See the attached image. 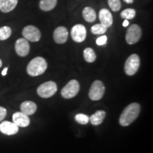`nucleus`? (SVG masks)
Listing matches in <instances>:
<instances>
[{"instance_id": "b1692460", "label": "nucleus", "mask_w": 153, "mask_h": 153, "mask_svg": "<svg viewBox=\"0 0 153 153\" xmlns=\"http://www.w3.org/2000/svg\"><path fill=\"white\" fill-rule=\"evenodd\" d=\"M108 4L111 9L113 11H118L121 7V3L120 0H108Z\"/></svg>"}, {"instance_id": "9b49d317", "label": "nucleus", "mask_w": 153, "mask_h": 153, "mask_svg": "<svg viewBox=\"0 0 153 153\" xmlns=\"http://www.w3.org/2000/svg\"><path fill=\"white\" fill-rule=\"evenodd\" d=\"M53 38L57 43L63 44L68 41V31L64 26H59L53 33Z\"/></svg>"}, {"instance_id": "ddd939ff", "label": "nucleus", "mask_w": 153, "mask_h": 153, "mask_svg": "<svg viewBox=\"0 0 153 153\" xmlns=\"http://www.w3.org/2000/svg\"><path fill=\"white\" fill-rule=\"evenodd\" d=\"M0 131L7 135H15L18 133L19 127L14 123L9 121H3L0 124Z\"/></svg>"}, {"instance_id": "4be33fe9", "label": "nucleus", "mask_w": 153, "mask_h": 153, "mask_svg": "<svg viewBox=\"0 0 153 153\" xmlns=\"http://www.w3.org/2000/svg\"><path fill=\"white\" fill-rule=\"evenodd\" d=\"M11 35V29L9 26H3L0 28V41L8 39Z\"/></svg>"}, {"instance_id": "5701e85b", "label": "nucleus", "mask_w": 153, "mask_h": 153, "mask_svg": "<svg viewBox=\"0 0 153 153\" xmlns=\"http://www.w3.org/2000/svg\"><path fill=\"white\" fill-rule=\"evenodd\" d=\"M135 14H136V11L135 9H126L120 13V16L123 19L128 20V19H133L135 16Z\"/></svg>"}, {"instance_id": "a878e982", "label": "nucleus", "mask_w": 153, "mask_h": 153, "mask_svg": "<svg viewBox=\"0 0 153 153\" xmlns=\"http://www.w3.org/2000/svg\"><path fill=\"white\" fill-rule=\"evenodd\" d=\"M106 42H107V37L106 36H101V37L97 38L96 43H97V44L98 45H105V44L106 43Z\"/></svg>"}, {"instance_id": "412c9836", "label": "nucleus", "mask_w": 153, "mask_h": 153, "mask_svg": "<svg viewBox=\"0 0 153 153\" xmlns=\"http://www.w3.org/2000/svg\"><path fill=\"white\" fill-rule=\"evenodd\" d=\"M106 30H107V28L101 24H97L94 25L91 28V33L95 34V35H101V34H104L106 33Z\"/></svg>"}, {"instance_id": "c85d7f7f", "label": "nucleus", "mask_w": 153, "mask_h": 153, "mask_svg": "<svg viewBox=\"0 0 153 153\" xmlns=\"http://www.w3.org/2000/svg\"><path fill=\"white\" fill-rule=\"evenodd\" d=\"M7 70H8V68H5L4 69V70H3V71L1 72V74H2L3 76H5L6 74H7Z\"/></svg>"}, {"instance_id": "c756f323", "label": "nucleus", "mask_w": 153, "mask_h": 153, "mask_svg": "<svg viewBox=\"0 0 153 153\" xmlns=\"http://www.w3.org/2000/svg\"><path fill=\"white\" fill-rule=\"evenodd\" d=\"M123 1L127 4H132L133 2V0H123Z\"/></svg>"}, {"instance_id": "20e7f679", "label": "nucleus", "mask_w": 153, "mask_h": 153, "mask_svg": "<svg viewBox=\"0 0 153 153\" xmlns=\"http://www.w3.org/2000/svg\"><path fill=\"white\" fill-rule=\"evenodd\" d=\"M140 57L137 54H132L128 57L125 63V72L129 76L134 75L138 70L140 67Z\"/></svg>"}, {"instance_id": "7ed1b4c3", "label": "nucleus", "mask_w": 153, "mask_h": 153, "mask_svg": "<svg viewBox=\"0 0 153 153\" xmlns=\"http://www.w3.org/2000/svg\"><path fill=\"white\" fill-rule=\"evenodd\" d=\"M57 85L53 81H48L42 84L38 87L37 93L42 98H50L56 93Z\"/></svg>"}, {"instance_id": "f3484780", "label": "nucleus", "mask_w": 153, "mask_h": 153, "mask_svg": "<svg viewBox=\"0 0 153 153\" xmlns=\"http://www.w3.org/2000/svg\"><path fill=\"white\" fill-rule=\"evenodd\" d=\"M105 116H106V112L104 111H97L93 115H91L89 118V121L94 126H99L102 123Z\"/></svg>"}, {"instance_id": "7c9ffc66", "label": "nucleus", "mask_w": 153, "mask_h": 153, "mask_svg": "<svg viewBox=\"0 0 153 153\" xmlns=\"http://www.w3.org/2000/svg\"><path fill=\"white\" fill-rule=\"evenodd\" d=\"M1 65H2V61H1V59H0V68H1Z\"/></svg>"}, {"instance_id": "f03ea898", "label": "nucleus", "mask_w": 153, "mask_h": 153, "mask_svg": "<svg viewBox=\"0 0 153 153\" xmlns=\"http://www.w3.org/2000/svg\"><path fill=\"white\" fill-rule=\"evenodd\" d=\"M47 68L46 60L42 57H36L28 63L26 70L30 76H36L43 74Z\"/></svg>"}, {"instance_id": "cd10ccee", "label": "nucleus", "mask_w": 153, "mask_h": 153, "mask_svg": "<svg viewBox=\"0 0 153 153\" xmlns=\"http://www.w3.org/2000/svg\"><path fill=\"white\" fill-rule=\"evenodd\" d=\"M129 25V22L127 20V19H126L125 21H124L123 23V26H124V27H126V26H128Z\"/></svg>"}, {"instance_id": "bb28decb", "label": "nucleus", "mask_w": 153, "mask_h": 153, "mask_svg": "<svg viewBox=\"0 0 153 153\" xmlns=\"http://www.w3.org/2000/svg\"><path fill=\"white\" fill-rule=\"evenodd\" d=\"M7 115V110L3 107L0 106V121H1L5 118Z\"/></svg>"}, {"instance_id": "4468645a", "label": "nucleus", "mask_w": 153, "mask_h": 153, "mask_svg": "<svg viewBox=\"0 0 153 153\" xmlns=\"http://www.w3.org/2000/svg\"><path fill=\"white\" fill-rule=\"evenodd\" d=\"M99 18L101 24L106 28L111 27L113 24L112 14L107 9H101L99 13Z\"/></svg>"}, {"instance_id": "1a4fd4ad", "label": "nucleus", "mask_w": 153, "mask_h": 153, "mask_svg": "<svg viewBox=\"0 0 153 153\" xmlns=\"http://www.w3.org/2000/svg\"><path fill=\"white\" fill-rule=\"evenodd\" d=\"M71 36L74 41L76 43H82L85 40L87 36V30L82 24H76L72 27Z\"/></svg>"}, {"instance_id": "f257e3e1", "label": "nucleus", "mask_w": 153, "mask_h": 153, "mask_svg": "<svg viewBox=\"0 0 153 153\" xmlns=\"http://www.w3.org/2000/svg\"><path fill=\"white\" fill-rule=\"evenodd\" d=\"M140 112V106L137 103H132L122 112L119 123L122 126H128L137 118Z\"/></svg>"}, {"instance_id": "393cba45", "label": "nucleus", "mask_w": 153, "mask_h": 153, "mask_svg": "<svg viewBox=\"0 0 153 153\" xmlns=\"http://www.w3.org/2000/svg\"><path fill=\"white\" fill-rule=\"evenodd\" d=\"M75 120L78 123L82 124V125H86L89 121V116L83 114H76L75 116Z\"/></svg>"}, {"instance_id": "39448f33", "label": "nucleus", "mask_w": 153, "mask_h": 153, "mask_svg": "<svg viewBox=\"0 0 153 153\" xmlns=\"http://www.w3.org/2000/svg\"><path fill=\"white\" fill-rule=\"evenodd\" d=\"M142 36V30L138 25L133 24L128 28L126 32V41L127 43L133 45L137 43Z\"/></svg>"}, {"instance_id": "423d86ee", "label": "nucleus", "mask_w": 153, "mask_h": 153, "mask_svg": "<svg viewBox=\"0 0 153 153\" xmlns=\"http://www.w3.org/2000/svg\"><path fill=\"white\" fill-rule=\"evenodd\" d=\"M105 92V87L103 82L99 80L94 81L89 91V97L91 100L98 101L102 98Z\"/></svg>"}, {"instance_id": "aec40b11", "label": "nucleus", "mask_w": 153, "mask_h": 153, "mask_svg": "<svg viewBox=\"0 0 153 153\" xmlns=\"http://www.w3.org/2000/svg\"><path fill=\"white\" fill-rule=\"evenodd\" d=\"M84 57L85 60L88 62H94L97 58L94 50L91 48H87L84 51Z\"/></svg>"}, {"instance_id": "dca6fc26", "label": "nucleus", "mask_w": 153, "mask_h": 153, "mask_svg": "<svg viewBox=\"0 0 153 153\" xmlns=\"http://www.w3.org/2000/svg\"><path fill=\"white\" fill-rule=\"evenodd\" d=\"M36 110H37V106L33 101H24L21 105V111L27 116L33 115L36 111Z\"/></svg>"}, {"instance_id": "6e6552de", "label": "nucleus", "mask_w": 153, "mask_h": 153, "mask_svg": "<svg viewBox=\"0 0 153 153\" xmlns=\"http://www.w3.org/2000/svg\"><path fill=\"white\" fill-rule=\"evenodd\" d=\"M25 39L31 42H37L41 39V33L37 27L34 26H27L24 28L22 32Z\"/></svg>"}, {"instance_id": "6ab92c4d", "label": "nucleus", "mask_w": 153, "mask_h": 153, "mask_svg": "<svg viewBox=\"0 0 153 153\" xmlns=\"http://www.w3.org/2000/svg\"><path fill=\"white\" fill-rule=\"evenodd\" d=\"M57 0H41L39 7L41 10L44 11H49L53 10L57 5Z\"/></svg>"}, {"instance_id": "f8f14e48", "label": "nucleus", "mask_w": 153, "mask_h": 153, "mask_svg": "<svg viewBox=\"0 0 153 153\" xmlns=\"http://www.w3.org/2000/svg\"><path fill=\"white\" fill-rule=\"evenodd\" d=\"M13 123H14L18 127L25 128L28 126L30 124V119L27 115L24 113L16 112L12 116Z\"/></svg>"}, {"instance_id": "a211bd4d", "label": "nucleus", "mask_w": 153, "mask_h": 153, "mask_svg": "<svg viewBox=\"0 0 153 153\" xmlns=\"http://www.w3.org/2000/svg\"><path fill=\"white\" fill-rule=\"evenodd\" d=\"M82 16L86 22L91 23L94 22L97 18V14H96L95 11L91 8V7H87L82 11Z\"/></svg>"}, {"instance_id": "0eeeda50", "label": "nucleus", "mask_w": 153, "mask_h": 153, "mask_svg": "<svg viewBox=\"0 0 153 153\" xmlns=\"http://www.w3.org/2000/svg\"><path fill=\"white\" fill-rule=\"evenodd\" d=\"M79 91V84L76 80H70L65 87H63L61 91L62 97L65 99H71L75 97Z\"/></svg>"}, {"instance_id": "9d476101", "label": "nucleus", "mask_w": 153, "mask_h": 153, "mask_svg": "<svg viewBox=\"0 0 153 153\" xmlns=\"http://www.w3.org/2000/svg\"><path fill=\"white\" fill-rule=\"evenodd\" d=\"M15 51L21 57L26 56L30 51V45L25 38H19L15 43Z\"/></svg>"}, {"instance_id": "2eb2a0df", "label": "nucleus", "mask_w": 153, "mask_h": 153, "mask_svg": "<svg viewBox=\"0 0 153 153\" xmlns=\"http://www.w3.org/2000/svg\"><path fill=\"white\" fill-rule=\"evenodd\" d=\"M18 4V0H0V11L4 13L14 10Z\"/></svg>"}]
</instances>
